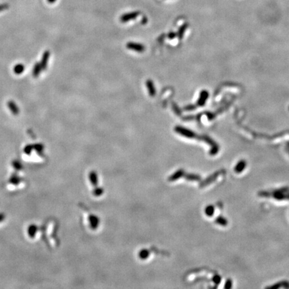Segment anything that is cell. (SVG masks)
<instances>
[{"mask_svg": "<svg viewBox=\"0 0 289 289\" xmlns=\"http://www.w3.org/2000/svg\"><path fill=\"white\" fill-rule=\"evenodd\" d=\"M139 13L137 11H135V12H131V13H128V14H126L125 15H123L122 17H121V20H122L123 21H129V20H132V19H134V18H135L136 16H137L138 14Z\"/></svg>", "mask_w": 289, "mask_h": 289, "instance_id": "obj_1", "label": "cell"}, {"mask_svg": "<svg viewBox=\"0 0 289 289\" xmlns=\"http://www.w3.org/2000/svg\"><path fill=\"white\" fill-rule=\"evenodd\" d=\"M8 105L10 110L12 112V113L14 114H18L19 113V108H18L16 104H15L14 101H9Z\"/></svg>", "mask_w": 289, "mask_h": 289, "instance_id": "obj_2", "label": "cell"}, {"mask_svg": "<svg viewBox=\"0 0 289 289\" xmlns=\"http://www.w3.org/2000/svg\"><path fill=\"white\" fill-rule=\"evenodd\" d=\"M24 66L23 64H18L17 65H15L14 68V71L15 74H20L24 72Z\"/></svg>", "mask_w": 289, "mask_h": 289, "instance_id": "obj_3", "label": "cell"}, {"mask_svg": "<svg viewBox=\"0 0 289 289\" xmlns=\"http://www.w3.org/2000/svg\"><path fill=\"white\" fill-rule=\"evenodd\" d=\"M40 71H41V66L39 64H36L35 65V66L34 68V70H33V75L36 77L38 76V74H40Z\"/></svg>", "mask_w": 289, "mask_h": 289, "instance_id": "obj_4", "label": "cell"}, {"mask_svg": "<svg viewBox=\"0 0 289 289\" xmlns=\"http://www.w3.org/2000/svg\"><path fill=\"white\" fill-rule=\"evenodd\" d=\"M48 56H49V53H48V52H46V53L44 54V55H43V60H42V68H45V67H46V64H47V61H48Z\"/></svg>", "mask_w": 289, "mask_h": 289, "instance_id": "obj_5", "label": "cell"}, {"mask_svg": "<svg viewBox=\"0 0 289 289\" xmlns=\"http://www.w3.org/2000/svg\"><path fill=\"white\" fill-rule=\"evenodd\" d=\"M48 2L50 3H54L56 2V0H48Z\"/></svg>", "mask_w": 289, "mask_h": 289, "instance_id": "obj_6", "label": "cell"}]
</instances>
